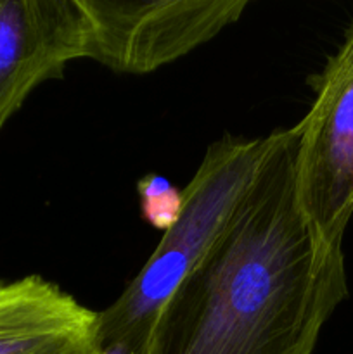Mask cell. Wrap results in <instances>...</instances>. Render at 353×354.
Wrapping results in <instances>:
<instances>
[{
	"label": "cell",
	"mask_w": 353,
	"mask_h": 354,
	"mask_svg": "<svg viewBox=\"0 0 353 354\" xmlns=\"http://www.w3.org/2000/svg\"><path fill=\"white\" fill-rule=\"evenodd\" d=\"M294 127L156 320L151 354H311L348 294L343 249H325L296 196Z\"/></svg>",
	"instance_id": "obj_1"
},
{
	"label": "cell",
	"mask_w": 353,
	"mask_h": 354,
	"mask_svg": "<svg viewBox=\"0 0 353 354\" xmlns=\"http://www.w3.org/2000/svg\"><path fill=\"white\" fill-rule=\"evenodd\" d=\"M273 142L265 137H224L208 147L196 175L182 190L180 216L163 234L141 272L121 296L97 313L96 346L125 341L151 353L156 320L165 304L224 227L244 196Z\"/></svg>",
	"instance_id": "obj_2"
},
{
	"label": "cell",
	"mask_w": 353,
	"mask_h": 354,
	"mask_svg": "<svg viewBox=\"0 0 353 354\" xmlns=\"http://www.w3.org/2000/svg\"><path fill=\"white\" fill-rule=\"evenodd\" d=\"M294 130L298 203L322 248L343 249L353 216V24L315 80L314 102Z\"/></svg>",
	"instance_id": "obj_3"
},
{
	"label": "cell",
	"mask_w": 353,
	"mask_h": 354,
	"mask_svg": "<svg viewBox=\"0 0 353 354\" xmlns=\"http://www.w3.org/2000/svg\"><path fill=\"white\" fill-rule=\"evenodd\" d=\"M87 54L121 73L156 71L234 24L248 0H78Z\"/></svg>",
	"instance_id": "obj_4"
},
{
	"label": "cell",
	"mask_w": 353,
	"mask_h": 354,
	"mask_svg": "<svg viewBox=\"0 0 353 354\" xmlns=\"http://www.w3.org/2000/svg\"><path fill=\"white\" fill-rule=\"evenodd\" d=\"M85 54L78 0H0V130L40 83Z\"/></svg>",
	"instance_id": "obj_5"
},
{
	"label": "cell",
	"mask_w": 353,
	"mask_h": 354,
	"mask_svg": "<svg viewBox=\"0 0 353 354\" xmlns=\"http://www.w3.org/2000/svg\"><path fill=\"white\" fill-rule=\"evenodd\" d=\"M97 311L40 275L0 279V354H96Z\"/></svg>",
	"instance_id": "obj_6"
},
{
	"label": "cell",
	"mask_w": 353,
	"mask_h": 354,
	"mask_svg": "<svg viewBox=\"0 0 353 354\" xmlns=\"http://www.w3.org/2000/svg\"><path fill=\"white\" fill-rule=\"evenodd\" d=\"M141 213L145 223L165 234L180 216L183 203L182 190L168 178L156 173L142 176L137 183Z\"/></svg>",
	"instance_id": "obj_7"
}]
</instances>
